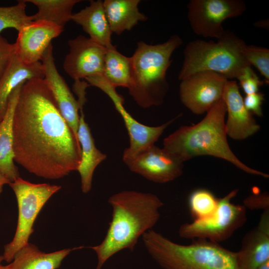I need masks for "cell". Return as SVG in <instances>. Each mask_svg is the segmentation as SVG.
<instances>
[{
  "label": "cell",
  "instance_id": "obj_1",
  "mask_svg": "<svg viewBox=\"0 0 269 269\" xmlns=\"http://www.w3.org/2000/svg\"><path fill=\"white\" fill-rule=\"evenodd\" d=\"M12 130L14 160L29 172L57 179L77 170L81 159L78 137L61 115L43 78L23 84Z\"/></svg>",
  "mask_w": 269,
  "mask_h": 269
},
{
  "label": "cell",
  "instance_id": "obj_2",
  "mask_svg": "<svg viewBox=\"0 0 269 269\" xmlns=\"http://www.w3.org/2000/svg\"><path fill=\"white\" fill-rule=\"evenodd\" d=\"M108 203L112 218L103 241L90 247L96 253L101 269L105 263L125 249L134 251L139 238L156 224L163 202L155 194L134 190H123L111 195Z\"/></svg>",
  "mask_w": 269,
  "mask_h": 269
},
{
  "label": "cell",
  "instance_id": "obj_3",
  "mask_svg": "<svg viewBox=\"0 0 269 269\" xmlns=\"http://www.w3.org/2000/svg\"><path fill=\"white\" fill-rule=\"evenodd\" d=\"M226 107L222 99L216 102L196 124L181 126L163 140V148L183 162L194 157L210 155L222 158L249 174L268 178L252 168L230 148L225 129Z\"/></svg>",
  "mask_w": 269,
  "mask_h": 269
},
{
  "label": "cell",
  "instance_id": "obj_4",
  "mask_svg": "<svg viewBox=\"0 0 269 269\" xmlns=\"http://www.w3.org/2000/svg\"><path fill=\"white\" fill-rule=\"evenodd\" d=\"M183 43L181 38L173 35L162 43H137L131 57L132 82L130 95L142 108L161 105L168 90L167 71L172 63L173 52Z\"/></svg>",
  "mask_w": 269,
  "mask_h": 269
},
{
  "label": "cell",
  "instance_id": "obj_5",
  "mask_svg": "<svg viewBox=\"0 0 269 269\" xmlns=\"http://www.w3.org/2000/svg\"><path fill=\"white\" fill-rule=\"evenodd\" d=\"M141 237L162 269H239L236 252L216 242L197 239L189 245L178 244L152 229Z\"/></svg>",
  "mask_w": 269,
  "mask_h": 269
},
{
  "label": "cell",
  "instance_id": "obj_6",
  "mask_svg": "<svg viewBox=\"0 0 269 269\" xmlns=\"http://www.w3.org/2000/svg\"><path fill=\"white\" fill-rule=\"evenodd\" d=\"M246 44L229 30H225L216 42L201 39L189 42L183 50L184 59L178 79L181 81L201 71L218 73L228 80L237 79L243 70L251 66L242 54Z\"/></svg>",
  "mask_w": 269,
  "mask_h": 269
},
{
  "label": "cell",
  "instance_id": "obj_7",
  "mask_svg": "<svg viewBox=\"0 0 269 269\" xmlns=\"http://www.w3.org/2000/svg\"><path fill=\"white\" fill-rule=\"evenodd\" d=\"M16 196L18 219L15 235L4 247V261L10 263L15 254L27 245L34 231V222L50 198L61 188L48 183H33L18 177L9 184Z\"/></svg>",
  "mask_w": 269,
  "mask_h": 269
},
{
  "label": "cell",
  "instance_id": "obj_8",
  "mask_svg": "<svg viewBox=\"0 0 269 269\" xmlns=\"http://www.w3.org/2000/svg\"><path fill=\"white\" fill-rule=\"evenodd\" d=\"M238 190L231 191L218 199L216 210L210 216L185 223L179 229L180 237L185 239H202L218 243L228 239L247 220L246 208L235 205L232 199Z\"/></svg>",
  "mask_w": 269,
  "mask_h": 269
},
{
  "label": "cell",
  "instance_id": "obj_9",
  "mask_svg": "<svg viewBox=\"0 0 269 269\" xmlns=\"http://www.w3.org/2000/svg\"><path fill=\"white\" fill-rule=\"evenodd\" d=\"M187 18L192 31L205 38L218 39L223 34V21L242 15L246 9L242 0H190Z\"/></svg>",
  "mask_w": 269,
  "mask_h": 269
},
{
  "label": "cell",
  "instance_id": "obj_10",
  "mask_svg": "<svg viewBox=\"0 0 269 269\" xmlns=\"http://www.w3.org/2000/svg\"><path fill=\"white\" fill-rule=\"evenodd\" d=\"M92 86L96 87L104 92L112 101L116 109L121 116L130 137V145L124 151L123 160L129 159L142 149L154 144L165 129L176 118L158 126L151 127L144 125L137 121L126 110L124 106V99L102 76L93 78Z\"/></svg>",
  "mask_w": 269,
  "mask_h": 269
},
{
  "label": "cell",
  "instance_id": "obj_11",
  "mask_svg": "<svg viewBox=\"0 0 269 269\" xmlns=\"http://www.w3.org/2000/svg\"><path fill=\"white\" fill-rule=\"evenodd\" d=\"M228 79L211 71L195 73L181 80L179 94L181 103L196 115L207 113L222 99Z\"/></svg>",
  "mask_w": 269,
  "mask_h": 269
},
{
  "label": "cell",
  "instance_id": "obj_12",
  "mask_svg": "<svg viewBox=\"0 0 269 269\" xmlns=\"http://www.w3.org/2000/svg\"><path fill=\"white\" fill-rule=\"evenodd\" d=\"M123 161L131 171L155 183L173 181L183 173V162L155 144Z\"/></svg>",
  "mask_w": 269,
  "mask_h": 269
},
{
  "label": "cell",
  "instance_id": "obj_13",
  "mask_svg": "<svg viewBox=\"0 0 269 269\" xmlns=\"http://www.w3.org/2000/svg\"><path fill=\"white\" fill-rule=\"evenodd\" d=\"M68 45L63 68L75 81L103 74L106 47L82 35L69 40Z\"/></svg>",
  "mask_w": 269,
  "mask_h": 269
},
{
  "label": "cell",
  "instance_id": "obj_14",
  "mask_svg": "<svg viewBox=\"0 0 269 269\" xmlns=\"http://www.w3.org/2000/svg\"><path fill=\"white\" fill-rule=\"evenodd\" d=\"M52 44L46 49L41 59L44 80L50 90L57 108L65 121L78 137L79 112L84 104L74 97L64 78L59 73L54 61Z\"/></svg>",
  "mask_w": 269,
  "mask_h": 269
},
{
  "label": "cell",
  "instance_id": "obj_15",
  "mask_svg": "<svg viewBox=\"0 0 269 269\" xmlns=\"http://www.w3.org/2000/svg\"><path fill=\"white\" fill-rule=\"evenodd\" d=\"M63 29L47 21H31L18 31L14 43L16 57L27 65L40 62L51 40L58 36Z\"/></svg>",
  "mask_w": 269,
  "mask_h": 269
},
{
  "label": "cell",
  "instance_id": "obj_16",
  "mask_svg": "<svg viewBox=\"0 0 269 269\" xmlns=\"http://www.w3.org/2000/svg\"><path fill=\"white\" fill-rule=\"evenodd\" d=\"M222 99L226 107L225 122L227 135L235 140L245 139L260 130L252 114L245 107L239 86L235 80H228Z\"/></svg>",
  "mask_w": 269,
  "mask_h": 269
},
{
  "label": "cell",
  "instance_id": "obj_17",
  "mask_svg": "<svg viewBox=\"0 0 269 269\" xmlns=\"http://www.w3.org/2000/svg\"><path fill=\"white\" fill-rule=\"evenodd\" d=\"M236 254L239 269H258L269 261V210L264 211L258 226L245 236Z\"/></svg>",
  "mask_w": 269,
  "mask_h": 269
},
{
  "label": "cell",
  "instance_id": "obj_18",
  "mask_svg": "<svg viewBox=\"0 0 269 269\" xmlns=\"http://www.w3.org/2000/svg\"><path fill=\"white\" fill-rule=\"evenodd\" d=\"M80 113L77 135L81 149V159L77 171L80 175L82 191L87 193L91 189L96 168L106 159L107 155L96 147L90 129L85 122L83 108Z\"/></svg>",
  "mask_w": 269,
  "mask_h": 269
},
{
  "label": "cell",
  "instance_id": "obj_19",
  "mask_svg": "<svg viewBox=\"0 0 269 269\" xmlns=\"http://www.w3.org/2000/svg\"><path fill=\"white\" fill-rule=\"evenodd\" d=\"M24 83L20 84L12 93L6 111L0 122V171L11 182L20 177L14 163L12 124L15 107Z\"/></svg>",
  "mask_w": 269,
  "mask_h": 269
},
{
  "label": "cell",
  "instance_id": "obj_20",
  "mask_svg": "<svg viewBox=\"0 0 269 269\" xmlns=\"http://www.w3.org/2000/svg\"><path fill=\"white\" fill-rule=\"evenodd\" d=\"M71 20L80 25L97 43L108 47L112 45L111 32L104 10L103 1L91 0L88 6L72 14Z\"/></svg>",
  "mask_w": 269,
  "mask_h": 269
},
{
  "label": "cell",
  "instance_id": "obj_21",
  "mask_svg": "<svg viewBox=\"0 0 269 269\" xmlns=\"http://www.w3.org/2000/svg\"><path fill=\"white\" fill-rule=\"evenodd\" d=\"M34 78H44L41 62L27 65L15 55L0 80V122L6 111L9 98L20 84Z\"/></svg>",
  "mask_w": 269,
  "mask_h": 269
},
{
  "label": "cell",
  "instance_id": "obj_22",
  "mask_svg": "<svg viewBox=\"0 0 269 269\" xmlns=\"http://www.w3.org/2000/svg\"><path fill=\"white\" fill-rule=\"evenodd\" d=\"M82 248L46 253L28 243L15 254L12 261L7 265V269H57L71 251Z\"/></svg>",
  "mask_w": 269,
  "mask_h": 269
},
{
  "label": "cell",
  "instance_id": "obj_23",
  "mask_svg": "<svg viewBox=\"0 0 269 269\" xmlns=\"http://www.w3.org/2000/svg\"><path fill=\"white\" fill-rule=\"evenodd\" d=\"M139 0H105L103 5L111 32L120 35L147 17L139 10Z\"/></svg>",
  "mask_w": 269,
  "mask_h": 269
},
{
  "label": "cell",
  "instance_id": "obj_24",
  "mask_svg": "<svg viewBox=\"0 0 269 269\" xmlns=\"http://www.w3.org/2000/svg\"><path fill=\"white\" fill-rule=\"evenodd\" d=\"M102 76L116 89H128L132 82L131 57L121 53L113 44L107 47Z\"/></svg>",
  "mask_w": 269,
  "mask_h": 269
},
{
  "label": "cell",
  "instance_id": "obj_25",
  "mask_svg": "<svg viewBox=\"0 0 269 269\" xmlns=\"http://www.w3.org/2000/svg\"><path fill=\"white\" fill-rule=\"evenodd\" d=\"M35 5L37 12L31 15L32 21L45 20L64 28L71 20L72 9L81 0H24Z\"/></svg>",
  "mask_w": 269,
  "mask_h": 269
},
{
  "label": "cell",
  "instance_id": "obj_26",
  "mask_svg": "<svg viewBox=\"0 0 269 269\" xmlns=\"http://www.w3.org/2000/svg\"><path fill=\"white\" fill-rule=\"evenodd\" d=\"M218 199L208 190L199 189L193 191L188 199V205L194 220L207 218L215 211Z\"/></svg>",
  "mask_w": 269,
  "mask_h": 269
},
{
  "label": "cell",
  "instance_id": "obj_27",
  "mask_svg": "<svg viewBox=\"0 0 269 269\" xmlns=\"http://www.w3.org/2000/svg\"><path fill=\"white\" fill-rule=\"evenodd\" d=\"M26 3L24 0H20L13 5L0 6V33L8 28H13L18 31L32 21L31 15L26 13Z\"/></svg>",
  "mask_w": 269,
  "mask_h": 269
},
{
  "label": "cell",
  "instance_id": "obj_28",
  "mask_svg": "<svg viewBox=\"0 0 269 269\" xmlns=\"http://www.w3.org/2000/svg\"><path fill=\"white\" fill-rule=\"evenodd\" d=\"M242 54L251 66H255L265 78L267 84L269 83V49L267 48L246 44Z\"/></svg>",
  "mask_w": 269,
  "mask_h": 269
},
{
  "label": "cell",
  "instance_id": "obj_29",
  "mask_svg": "<svg viewBox=\"0 0 269 269\" xmlns=\"http://www.w3.org/2000/svg\"><path fill=\"white\" fill-rule=\"evenodd\" d=\"M237 80L246 95L258 92L260 87L265 82L260 80L251 66L243 70Z\"/></svg>",
  "mask_w": 269,
  "mask_h": 269
},
{
  "label": "cell",
  "instance_id": "obj_30",
  "mask_svg": "<svg viewBox=\"0 0 269 269\" xmlns=\"http://www.w3.org/2000/svg\"><path fill=\"white\" fill-rule=\"evenodd\" d=\"M15 55L14 43H10L0 34V80Z\"/></svg>",
  "mask_w": 269,
  "mask_h": 269
},
{
  "label": "cell",
  "instance_id": "obj_31",
  "mask_svg": "<svg viewBox=\"0 0 269 269\" xmlns=\"http://www.w3.org/2000/svg\"><path fill=\"white\" fill-rule=\"evenodd\" d=\"M244 206L251 210H269V194L267 192L252 194L244 199Z\"/></svg>",
  "mask_w": 269,
  "mask_h": 269
},
{
  "label": "cell",
  "instance_id": "obj_32",
  "mask_svg": "<svg viewBox=\"0 0 269 269\" xmlns=\"http://www.w3.org/2000/svg\"><path fill=\"white\" fill-rule=\"evenodd\" d=\"M265 100L264 94L261 92L246 95L243 99L246 109L252 114L258 117L263 116L262 105Z\"/></svg>",
  "mask_w": 269,
  "mask_h": 269
},
{
  "label": "cell",
  "instance_id": "obj_33",
  "mask_svg": "<svg viewBox=\"0 0 269 269\" xmlns=\"http://www.w3.org/2000/svg\"><path fill=\"white\" fill-rule=\"evenodd\" d=\"M11 181L8 179L0 171V196L3 190V187L5 184H9Z\"/></svg>",
  "mask_w": 269,
  "mask_h": 269
},
{
  "label": "cell",
  "instance_id": "obj_34",
  "mask_svg": "<svg viewBox=\"0 0 269 269\" xmlns=\"http://www.w3.org/2000/svg\"><path fill=\"white\" fill-rule=\"evenodd\" d=\"M254 25L256 27L267 29V27H269V21L267 19H265L257 21L254 23Z\"/></svg>",
  "mask_w": 269,
  "mask_h": 269
},
{
  "label": "cell",
  "instance_id": "obj_35",
  "mask_svg": "<svg viewBox=\"0 0 269 269\" xmlns=\"http://www.w3.org/2000/svg\"><path fill=\"white\" fill-rule=\"evenodd\" d=\"M4 261L2 255H0V269H7V265L4 266L2 264V262Z\"/></svg>",
  "mask_w": 269,
  "mask_h": 269
},
{
  "label": "cell",
  "instance_id": "obj_36",
  "mask_svg": "<svg viewBox=\"0 0 269 269\" xmlns=\"http://www.w3.org/2000/svg\"><path fill=\"white\" fill-rule=\"evenodd\" d=\"M258 269H269V261L263 264Z\"/></svg>",
  "mask_w": 269,
  "mask_h": 269
}]
</instances>
